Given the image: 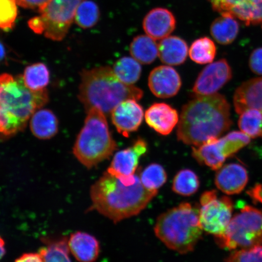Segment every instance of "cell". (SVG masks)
Instances as JSON below:
<instances>
[{"mask_svg": "<svg viewBox=\"0 0 262 262\" xmlns=\"http://www.w3.org/2000/svg\"><path fill=\"white\" fill-rule=\"evenodd\" d=\"M230 105L224 96H198L183 107L177 136L186 145L199 146L230 128Z\"/></svg>", "mask_w": 262, "mask_h": 262, "instance_id": "1", "label": "cell"}, {"mask_svg": "<svg viewBox=\"0 0 262 262\" xmlns=\"http://www.w3.org/2000/svg\"><path fill=\"white\" fill-rule=\"evenodd\" d=\"M147 189L140 178L132 185H126L107 171L92 186V209H96L117 224L138 215L157 195Z\"/></svg>", "mask_w": 262, "mask_h": 262, "instance_id": "2", "label": "cell"}, {"mask_svg": "<svg viewBox=\"0 0 262 262\" xmlns=\"http://www.w3.org/2000/svg\"><path fill=\"white\" fill-rule=\"evenodd\" d=\"M48 100L47 90H29L22 75H0V136L9 137L24 130L32 115Z\"/></svg>", "mask_w": 262, "mask_h": 262, "instance_id": "3", "label": "cell"}, {"mask_svg": "<svg viewBox=\"0 0 262 262\" xmlns=\"http://www.w3.org/2000/svg\"><path fill=\"white\" fill-rule=\"evenodd\" d=\"M143 96L142 90L123 83L109 67L83 70L81 74L78 98L87 111L97 108L106 116L123 101L140 100Z\"/></svg>", "mask_w": 262, "mask_h": 262, "instance_id": "4", "label": "cell"}, {"mask_svg": "<svg viewBox=\"0 0 262 262\" xmlns=\"http://www.w3.org/2000/svg\"><path fill=\"white\" fill-rule=\"evenodd\" d=\"M199 208L185 202L163 213L156 221V236L167 247L180 254L192 251L202 236Z\"/></svg>", "mask_w": 262, "mask_h": 262, "instance_id": "5", "label": "cell"}, {"mask_svg": "<svg viewBox=\"0 0 262 262\" xmlns=\"http://www.w3.org/2000/svg\"><path fill=\"white\" fill-rule=\"evenodd\" d=\"M117 148L105 115L97 108H91L88 111L84 126L75 143V157L90 169L109 159Z\"/></svg>", "mask_w": 262, "mask_h": 262, "instance_id": "6", "label": "cell"}, {"mask_svg": "<svg viewBox=\"0 0 262 262\" xmlns=\"http://www.w3.org/2000/svg\"><path fill=\"white\" fill-rule=\"evenodd\" d=\"M225 250L246 249L262 244V211L245 206L231 219L224 234L214 237Z\"/></svg>", "mask_w": 262, "mask_h": 262, "instance_id": "7", "label": "cell"}, {"mask_svg": "<svg viewBox=\"0 0 262 262\" xmlns=\"http://www.w3.org/2000/svg\"><path fill=\"white\" fill-rule=\"evenodd\" d=\"M84 0H51L36 16L28 22L37 34L54 41H61L68 34L78 6Z\"/></svg>", "mask_w": 262, "mask_h": 262, "instance_id": "8", "label": "cell"}, {"mask_svg": "<svg viewBox=\"0 0 262 262\" xmlns=\"http://www.w3.org/2000/svg\"><path fill=\"white\" fill-rule=\"evenodd\" d=\"M199 220L203 231L219 236L224 233L232 219L233 202L227 196L218 198L215 190L203 193L200 200Z\"/></svg>", "mask_w": 262, "mask_h": 262, "instance_id": "9", "label": "cell"}, {"mask_svg": "<svg viewBox=\"0 0 262 262\" xmlns=\"http://www.w3.org/2000/svg\"><path fill=\"white\" fill-rule=\"evenodd\" d=\"M213 9L223 16L240 19L247 25L262 28V0H209Z\"/></svg>", "mask_w": 262, "mask_h": 262, "instance_id": "10", "label": "cell"}, {"mask_svg": "<svg viewBox=\"0 0 262 262\" xmlns=\"http://www.w3.org/2000/svg\"><path fill=\"white\" fill-rule=\"evenodd\" d=\"M232 77L230 66L225 59H221L202 70L195 82L193 93L198 96L216 94L230 81Z\"/></svg>", "mask_w": 262, "mask_h": 262, "instance_id": "11", "label": "cell"}, {"mask_svg": "<svg viewBox=\"0 0 262 262\" xmlns=\"http://www.w3.org/2000/svg\"><path fill=\"white\" fill-rule=\"evenodd\" d=\"M137 100H124L111 112V120L118 132L125 137L139 128L144 116L142 106Z\"/></svg>", "mask_w": 262, "mask_h": 262, "instance_id": "12", "label": "cell"}, {"mask_svg": "<svg viewBox=\"0 0 262 262\" xmlns=\"http://www.w3.org/2000/svg\"><path fill=\"white\" fill-rule=\"evenodd\" d=\"M147 150V144L142 139H137L128 148L120 150L115 155L107 171L117 178L135 174L141 157Z\"/></svg>", "mask_w": 262, "mask_h": 262, "instance_id": "13", "label": "cell"}, {"mask_svg": "<svg viewBox=\"0 0 262 262\" xmlns=\"http://www.w3.org/2000/svg\"><path fill=\"white\" fill-rule=\"evenodd\" d=\"M148 86L157 97L168 98L179 93L182 80L174 69L168 66H160L150 72Z\"/></svg>", "mask_w": 262, "mask_h": 262, "instance_id": "14", "label": "cell"}, {"mask_svg": "<svg viewBox=\"0 0 262 262\" xmlns=\"http://www.w3.org/2000/svg\"><path fill=\"white\" fill-rule=\"evenodd\" d=\"M247 169L238 163H229L222 166L216 173L215 184L219 190L227 195L241 193L248 182Z\"/></svg>", "mask_w": 262, "mask_h": 262, "instance_id": "15", "label": "cell"}, {"mask_svg": "<svg viewBox=\"0 0 262 262\" xmlns=\"http://www.w3.org/2000/svg\"><path fill=\"white\" fill-rule=\"evenodd\" d=\"M176 19L168 9L155 8L150 11L143 21V28L147 35L155 40L168 37L174 30Z\"/></svg>", "mask_w": 262, "mask_h": 262, "instance_id": "16", "label": "cell"}, {"mask_svg": "<svg viewBox=\"0 0 262 262\" xmlns=\"http://www.w3.org/2000/svg\"><path fill=\"white\" fill-rule=\"evenodd\" d=\"M146 122L157 133L163 136L169 135L179 123L178 111L168 104H153L146 111Z\"/></svg>", "mask_w": 262, "mask_h": 262, "instance_id": "17", "label": "cell"}, {"mask_svg": "<svg viewBox=\"0 0 262 262\" xmlns=\"http://www.w3.org/2000/svg\"><path fill=\"white\" fill-rule=\"evenodd\" d=\"M234 105L238 114L249 109H255L262 114V77L242 83L235 92Z\"/></svg>", "mask_w": 262, "mask_h": 262, "instance_id": "18", "label": "cell"}, {"mask_svg": "<svg viewBox=\"0 0 262 262\" xmlns=\"http://www.w3.org/2000/svg\"><path fill=\"white\" fill-rule=\"evenodd\" d=\"M70 252L79 262H94L100 253L97 239L86 232L78 231L68 239Z\"/></svg>", "mask_w": 262, "mask_h": 262, "instance_id": "19", "label": "cell"}, {"mask_svg": "<svg viewBox=\"0 0 262 262\" xmlns=\"http://www.w3.org/2000/svg\"><path fill=\"white\" fill-rule=\"evenodd\" d=\"M192 156L201 165L209 167L212 170L221 168L225 162L221 139H214L199 146H193Z\"/></svg>", "mask_w": 262, "mask_h": 262, "instance_id": "20", "label": "cell"}, {"mask_svg": "<svg viewBox=\"0 0 262 262\" xmlns=\"http://www.w3.org/2000/svg\"><path fill=\"white\" fill-rule=\"evenodd\" d=\"M159 57L163 63L170 66L183 64L187 58L188 47L182 38L168 36L158 45Z\"/></svg>", "mask_w": 262, "mask_h": 262, "instance_id": "21", "label": "cell"}, {"mask_svg": "<svg viewBox=\"0 0 262 262\" xmlns=\"http://www.w3.org/2000/svg\"><path fill=\"white\" fill-rule=\"evenodd\" d=\"M31 130L34 136L41 140H47L58 133V121L55 115L49 110H39L32 115Z\"/></svg>", "mask_w": 262, "mask_h": 262, "instance_id": "22", "label": "cell"}, {"mask_svg": "<svg viewBox=\"0 0 262 262\" xmlns=\"http://www.w3.org/2000/svg\"><path fill=\"white\" fill-rule=\"evenodd\" d=\"M130 53L141 64H149L159 56L158 45L148 35H139L130 45Z\"/></svg>", "mask_w": 262, "mask_h": 262, "instance_id": "23", "label": "cell"}, {"mask_svg": "<svg viewBox=\"0 0 262 262\" xmlns=\"http://www.w3.org/2000/svg\"><path fill=\"white\" fill-rule=\"evenodd\" d=\"M238 31L239 25L235 19L223 15L213 21L210 28L212 38L223 45L232 43L236 38Z\"/></svg>", "mask_w": 262, "mask_h": 262, "instance_id": "24", "label": "cell"}, {"mask_svg": "<svg viewBox=\"0 0 262 262\" xmlns=\"http://www.w3.org/2000/svg\"><path fill=\"white\" fill-rule=\"evenodd\" d=\"M43 242L47 246L39 252L43 262H72L68 238H45Z\"/></svg>", "mask_w": 262, "mask_h": 262, "instance_id": "25", "label": "cell"}, {"mask_svg": "<svg viewBox=\"0 0 262 262\" xmlns=\"http://www.w3.org/2000/svg\"><path fill=\"white\" fill-rule=\"evenodd\" d=\"M114 73L123 83L133 85L140 79L142 67L139 62L133 57H124L114 64Z\"/></svg>", "mask_w": 262, "mask_h": 262, "instance_id": "26", "label": "cell"}, {"mask_svg": "<svg viewBox=\"0 0 262 262\" xmlns=\"http://www.w3.org/2000/svg\"><path fill=\"white\" fill-rule=\"evenodd\" d=\"M25 84L29 90L38 91L45 90L50 80V73L48 67L42 63L28 66L24 72Z\"/></svg>", "mask_w": 262, "mask_h": 262, "instance_id": "27", "label": "cell"}, {"mask_svg": "<svg viewBox=\"0 0 262 262\" xmlns=\"http://www.w3.org/2000/svg\"><path fill=\"white\" fill-rule=\"evenodd\" d=\"M214 41L208 37L196 39L189 48V54L193 61L200 64L212 63L216 55Z\"/></svg>", "mask_w": 262, "mask_h": 262, "instance_id": "28", "label": "cell"}, {"mask_svg": "<svg viewBox=\"0 0 262 262\" xmlns=\"http://www.w3.org/2000/svg\"><path fill=\"white\" fill-rule=\"evenodd\" d=\"M200 184L199 177L194 171L188 169H182L173 179L172 190L176 194L191 196L198 191Z\"/></svg>", "mask_w": 262, "mask_h": 262, "instance_id": "29", "label": "cell"}, {"mask_svg": "<svg viewBox=\"0 0 262 262\" xmlns=\"http://www.w3.org/2000/svg\"><path fill=\"white\" fill-rule=\"evenodd\" d=\"M239 128L250 138L262 137V114L255 109H249L241 114Z\"/></svg>", "mask_w": 262, "mask_h": 262, "instance_id": "30", "label": "cell"}, {"mask_svg": "<svg viewBox=\"0 0 262 262\" xmlns=\"http://www.w3.org/2000/svg\"><path fill=\"white\" fill-rule=\"evenodd\" d=\"M140 179L147 189L157 191L166 182L167 173L162 165L152 163L141 173Z\"/></svg>", "mask_w": 262, "mask_h": 262, "instance_id": "31", "label": "cell"}, {"mask_svg": "<svg viewBox=\"0 0 262 262\" xmlns=\"http://www.w3.org/2000/svg\"><path fill=\"white\" fill-rule=\"evenodd\" d=\"M99 18V8L96 3L90 0H84L75 12L74 20L81 28L89 29L97 24Z\"/></svg>", "mask_w": 262, "mask_h": 262, "instance_id": "32", "label": "cell"}, {"mask_svg": "<svg viewBox=\"0 0 262 262\" xmlns=\"http://www.w3.org/2000/svg\"><path fill=\"white\" fill-rule=\"evenodd\" d=\"M223 149L227 158L233 156L238 150L250 143V137L243 132L232 131L221 138Z\"/></svg>", "mask_w": 262, "mask_h": 262, "instance_id": "33", "label": "cell"}, {"mask_svg": "<svg viewBox=\"0 0 262 262\" xmlns=\"http://www.w3.org/2000/svg\"><path fill=\"white\" fill-rule=\"evenodd\" d=\"M15 0H0V29L9 31L14 28L17 16Z\"/></svg>", "mask_w": 262, "mask_h": 262, "instance_id": "34", "label": "cell"}, {"mask_svg": "<svg viewBox=\"0 0 262 262\" xmlns=\"http://www.w3.org/2000/svg\"><path fill=\"white\" fill-rule=\"evenodd\" d=\"M225 262H262V246L235 251L226 258Z\"/></svg>", "mask_w": 262, "mask_h": 262, "instance_id": "35", "label": "cell"}, {"mask_svg": "<svg viewBox=\"0 0 262 262\" xmlns=\"http://www.w3.org/2000/svg\"><path fill=\"white\" fill-rule=\"evenodd\" d=\"M249 66L254 74L262 75V48L255 49L252 52Z\"/></svg>", "mask_w": 262, "mask_h": 262, "instance_id": "36", "label": "cell"}, {"mask_svg": "<svg viewBox=\"0 0 262 262\" xmlns=\"http://www.w3.org/2000/svg\"><path fill=\"white\" fill-rule=\"evenodd\" d=\"M51 0H15L16 4L22 8L37 9L40 12Z\"/></svg>", "mask_w": 262, "mask_h": 262, "instance_id": "37", "label": "cell"}, {"mask_svg": "<svg viewBox=\"0 0 262 262\" xmlns=\"http://www.w3.org/2000/svg\"><path fill=\"white\" fill-rule=\"evenodd\" d=\"M14 262H43L40 253H26L22 255Z\"/></svg>", "mask_w": 262, "mask_h": 262, "instance_id": "38", "label": "cell"}, {"mask_svg": "<svg viewBox=\"0 0 262 262\" xmlns=\"http://www.w3.org/2000/svg\"><path fill=\"white\" fill-rule=\"evenodd\" d=\"M252 199L262 204V188L261 185H256L250 191Z\"/></svg>", "mask_w": 262, "mask_h": 262, "instance_id": "39", "label": "cell"}, {"mask_svg": "<svg viewBox=\"0 0 262 262\" xmlns=\"http://www.w3.org/2000/svg\"><path fill=\"white\" fill-rule=\"evenodd\" d=\"M6 254L5 242L2 237H0V260Z\"/></svg>", "mask_w": 262, "mask_h": 262, "instance_id": "40", "label": "cell"}, {"mask_svg": "<svg viewBox=\"0 0 262 262\" xmlns=\"http://www.w3.org/2000/svg\"><path fill=\"white\" fill-rule=\"evenodd\" d=\"M6 57V49L4 45L0 41V62L4 60Z\"/></svg>", "mask_w": 262, "mask_h": 262, "instance_id": "41", "label": "cell"}]
</instances>
